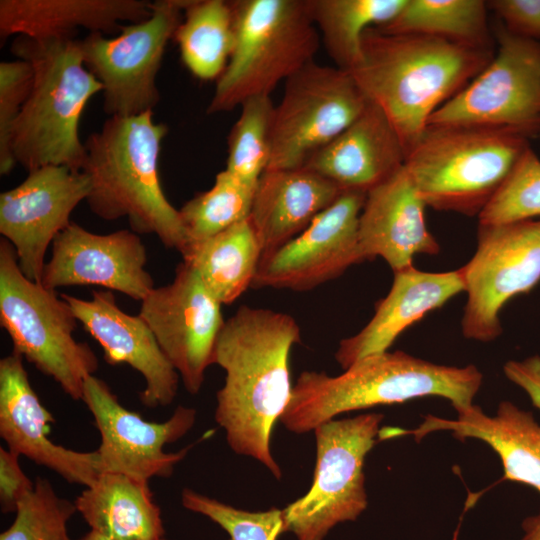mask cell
I'll return each instance as SVG.
<instances>
[{
  "label": "cell",
  "mask_w": 540,
  "mask_h": 540,
  "mask_svg": "<svg viewBox=\"0 0 540 540\" xmlns=\"http://www.w3.org/2000/svg\"><path fill=\"white\" fill-rule=\"evenodd\" d=\"M33 67L23 59L0 62V174H9L17 164L10 148L11 133L30 94Z\"/></svg>",
  "instance_id": "obj_37"
},
{
  "label": "cell",
  "mask_w": 540,
  "mask_h": 540,
  "mask_svg": "<svg viewBox=\"0 0 540 540\" xmlns=\"http://www.w3.org/2000/svg\"><path fill=\"white\" fill-rule=\"evenodd\" d=\"M174 38L188 70L202 80L218 79L235 46L230 1L187 0Z\"/></svg>",
  "instance_id": "obj_29"
},
{
  "label": "cell",
  "mask_w": 540,
  "mask_h": 540,
  "mask_svg": "<svg viewBox=\"0 0 540 540\" xmlns=\"http://www.w3.org/2000/svg\"><path fill=\"white\" fill-rule=\"evenodd\" d=\"M505 376L521 387L530 397L533 405L540 410V356L534 355L524 360H510L503 367Z\"/></svg>",
  "instance_id": "obj_40"
},
{
  "label": "cell",
  "mask_w": 540,
  "mask_h": 540,
  "mask_svg": "<svg viewBox=\"0 0 540 540\" xmlns=\"http://www.w3.org/2000/svg\"><path fill=\"white\" fill-rule=\"evenodd\" d=\"M89 192L83 171L46 165L28 171L22 183L1 193L0 233L14 247L28 279L41 283L48 247Z\"/></svg>",
  "instance_id": "obj_16"
},
{
  "label": "cell",
  "mask_w": 540,
  "mask_h": 540,
  "mask_svg": "<svg viewBox=\"0 0 540 540\" xmlns=\"http://www.w3.org/2000/svg\"><path fill=\"white\" fill-rule=\"evenodd\" d=\"M300 333L288 314L242 305L225 321L213 355L226 373L216 395V422L236 454L257 460L277 479L282 472L271 433L291 398L289 355Z\"/></svg>",
  "instance_id": "obj_1"
},
{
  "label": "cell",
  "mask_w": 540,
  "mask_h": 540,
  "mask_svg": "<svg viewBox=\"0 0 540 540\" xmlns=\"http://www.w3.org/2000/svg\"><path fill=\"white\" fill-rule=\"evenodd\" d=\"M80 540H113V539L107 538V537H105V536H103V535H101L99 533H96V532L90 530L85 535H83ZM160 540H167V539L163 538V539H160Z\"/></svg>",
  "instance_id": "obj_42"
},
{
  "label": "cell",
  "mask_w": 540,
  "mask_h": 540,
  "mask_svg": "<svg viewBox=\"0 0 540 540\" xmlns=\"http://www.w3.org/2000/svg\"><path fill=\"white\" fill-rule=\"evenodd\" d=\"M228 136L225 170L241 182L256 187L271 155V123L274 105L270 96L254 97L241 106Z\"/></svg>",
  "instance_id": "obj_33"
},
{
  "label": "cell",
  "mask_w": 540,
  "mask_h": 540,
  "mask_svg": "<svg viewBox=\"0 0 540 540\" xmlns=\"http://www.w3.org/2000/svg\"><path fill=\"white\" fill-rule=\"evenodd\" d=\"M523 536L520 540H540V511L522 523Z\"/></svg>",
  "instance_id": "obj_41"
},
{
  "label": "cell",
  "mask_w": 540,
  "mask_h": 540,
  "mask_svg": "<svg viewBox=\"0 0 540 540\" xmlns=\"http://www.w3.org/2000/svg\"><path fill=\"white\" fill-rule=\"evenodd\" d=\"M151 14L152 2L146 0H1L0 38H76L79 28L115 34L121 22L138 23Z\"/></svg>",
  "instance_id": "obj_26"
},
{
  "label": "cell",
  "mask_w": 540,
  "mask_h": 540,
  "mask_svg": "<svg viewBox=\"0 0 540 540\" xmlns=\"http://www.w3.org/2000/svg\"><path fill=\"white\" fill-rule=\"evenodd\" d=\"M488 5L509 32L540 42V0H493Z\"/></svg>",
  "instance_id": "obj_38"
},
{
  "label": "cell",
  "mask_w": 540,
  "mask_h": 540,
  "mask_svg": "<svg viewBox=\"0 0 540 540\" xmlns=\"http://www.w3.org/2000/svg\"><path fill=\"white\" fill-rule=\"evenodd\" d=\"M483 0H407L389 23L390 34H420L474 48L493 49Z\"/></svg>",
  "instance_id": "obj_31"
},
{
  "label": "cell",
  "mask_w": 540,
  "mask_h": 540,
  "mask_svg": "<svg viewBox=\"0 0 540 540\" xmlns=\"http://www.w3.org/2000/svg\"><path fill=\"white\" fill-rule=\"evenodd\" d=\"M181 503L187 510L206 516L229 535V540H277L284 533L283 512L278 508L247 511L184 488Z\"/></svg>",
  "instance_id": "obj_36"
},
{
  "label": "cell",
  "mask_w": 540,
  "mask_h": 540,
  "mask_svg": "<svg viewBox=\"0 0 540 540\" xmlns=\"http://www.w3.org/2000/svg\"><path fill=\"white\" fill-rule=\"evenodd\" d=\"M168 127L155 122L153 111L108 117L84 142L82 171L90 180L86 199L97 217H126L137 234H154L167 248L181 253L187 244L177 210L167 199L159 176L161 144Z\"/></svg>",
  "instance_id": "obj_3"
},
{
  "label": "cell",
  "mask_w": 540,
  "mask_h": 540,
  "mask_svg": "<svg viewBox=\"0 0 540 540\" xmlns=\"http://www.w3.org/2000/svg\"><path fill=\"white\" fill-rule=\"evenodd\" d=\"M461 269L467 293L462 333L493 341L502 333L503 306L540 281V220L479 223L476 251Z\"/></svg>",
  "instance_id": "obj_13"
},
{
  "label": "cell",
  "mask_w": 540,
  "mask_h": 540,
  "mask_svg": "<svg viewBox=\"0 0 540 540\" xmlns=\"http://www.w3.org/2000/svg\"><path fill=\"white\" fill-rule=\"evenodd\" d=\"M367 104L350 72L315 61L307 64L285 81L282 98L274 107L267 169L303 167L354 122Z\"/></svg>",
  "instance_id": "obj_12"
},
{
  "label": "cell",
  "mask_w": 540,
  "mask_h": 540,
  "mask_svg": "<svg viewBox=\"0 0 540 540\" xmlns=\"http://www.w3.org/2000/svg\"><path fill=\"white\" fill-rule=\"evenodd\" d=\"M342 193L334 183L305 167L265 170L248 217L262 256L302 233Z\"/></svg>",
  "instance_id": "obj_25"
},
{
  "label": "cell",
  "mask_w": 540,
  "mask_h": 540,
  "mask_svg": "<svg viewBox=\"0 0 540 540\" xmlns=\"http://www.w3.org/2000/svg\"><path fill=\"white\" fill-rule=\"evenodd\" d=\"M255 188L241 182L227 170L219 172L210 189L195 195L179 210L186 247L247 219Z\"/></svg>",
  "instance_id": "obj_32"
},
{
  "label": "cell",
  "mask_w": 540,
  "mask_h": 540,
  "mask_svg": "<svg viewBox=\"0 0 540 540\" xmlns=\"http://www.w3.org/2000/svg\"><path fill=\"white\" fill-rule=\"evenodd\" d=\"M90 530L113 540H160L165 528L149 481L100 473L74 501Z\"/></svg>",
  "instance_id": "obj_27"
},
{
  "label": "cell",
  "mask_w": 540,
  "mask_h": 540,
  "mask_svg": "<svg viewBox=\"0 0 540 540\" xmlns=\"http://www.w3.org/2000/svg\"><path fill=\"white\" fill-rule=\"evenodd\" d=\"M146 264V247L131 229L96 234L71 222L52 243L41 284L99 286L141 302L156 287Z\"/></svg>",
  "instance_id": "obj_18"
},
{
  "label": "cell",
  "mask_w": 540,
  "mask_h": 540,
  "mask_svg": "<svg viewBox=\"0 0 540 540\" xmlns=\"http://www.w3.org/2000/svg\"><path fill=\"white\" fill-rule=\"evenodd\" d=\"M407 152L383 111L368 104L361 115L303 167L334 183L342 192L367 194L396 174Z\"/></svg>",
  "instance_id": "obj_22"
},
{
  "label": "cell",
  "mask_w": 540,
  "mask_h": 540,
  "mask_svg": "<svg viewBox=\"0 0 540 540\" xmlns=\"http://www.w3.org/2000/svg\"><path fill=\"white\" fill-rule=\"evenodd\" d=\"M60 295L102 347L106 362L129 365L143 376L140 401L145 407H166L174 401L180 377L139 314L124 312L110 290H92L90 299Z\"/></svg>",
  "instance_id": "obj_19"
},
{
  "label": "cell",
  "mask_w": 540,
  "mask_h": 540,
  "mask_svg": "<svg viewBox=\"0 0 540 540\" xmlns=\"http://www.w3.org/2000/svg\"><path fill=\"white\" fill-rule=\"evenodd\" d=\"M19 458L8 448H0V505L4 513L15 512L34 488V483L22 470Z\"/></svg>",
  "instance_id": "obj_39"
},
{
  "label": "cell",
  "mask_w": 540,
  "mask_h": 540,
  "mask_svg": "<svg viewBox=\"0 0 540 540\" xmlns=\"http://www.w3.org/2000/svg\"><path fill=\"white\" fill-rule=\"evenodd\" d=\"M230 4L235 46L217 79L207 114L232 111L251 98L270 96L280 82L314 61L321 42L307 0Z\"/></svg>",
  "instance_id": "obj_7"
},
{
  "label": "cell",
  "mask_w": 540,
  "mask_h": 540,
  "mask_svg": "<svg viewBox=\"0 0 540 540\" xmlns=\"http://www.w3.org/2000/svg\"><path fill=\"white\" fill-rule=\"evenodd\" d=\"M465 292L462 269L425 272L414 266L394 272L390 291L377 303L371 320L342 339L335 359L346 370L356 361L388 351L397 337L429 312Z\"/></svg>",
  "instance_id": "obj_23"
},
{
  "label": "cell",
  "mask_w": 540,
  "mask_h": 540,
  "mask_svg": "<svg viewBox=\"0 0 540 540\" xmlns=\"http://www.w3.org/2000/svg\"><path fill=\"white\" fill-rule=\"evenodd\" d=\"M407 0H307L309 14L335 66L350 71L365 31L389 23Z\"/></svg>",
  "instance_id": "obj_30"
},
{
  "label": "cell",
  "mask_w": 540,
  "mask_h": 540,
  "mask_svg": "<svg viewBox=\"0 0 540 540\" xmlns=\"http://www.w3.org/2000/svg\"><path fill=\"white\" fill-rule=\"evenodd\" d=\"M381 413L330 420L313 431L316 464L309 491L282 509L284 532L297 540H323L337 524L367 508L364 461L380 433Z\"/></svg>",
  "instance_id": "obj_9"
},
{
  "label": "cell",
  "mask_w": 540,
  "mask_h": 540,
  "mask_svg": "<svg viewBox=\"0 0 540 540\" xmlns=\"http://www.w3.org/2000/svg\"><path fill=\"white\" fill-rule=\"evenodd\" d=\"M540 216V158L529 146L479 214L481 224H501Z\"/></svg>",
  "instance_id": "obj_35"
},
{
  "label": "cell",
  "mask_w": 540,
  "mask_h": 540,
  "mask_svg": "<svg viewBox=\"0 0 540 540\" xmlns=\"http://www.w3.org/2000/svg\"><path fill=\"white\" fill-rule=\"evenodd\" d=\"M139 315L177 371L186 391L197 394L213 364L224 320L221 304L184 262L172 282L155 287L141 302Z\"/></svg>",
  "instance_id": "obj_15"
},
{
  "label": "cell",
  "mask_w": 540,
  "mask_h": 540,
  "mask_svg": "<svg viewBox=\"0 0 540 540\" xmlns=\"http://www.w3.org/2000/svg\"><path fill=\"white\" fill-rule=\"evenodd\" d=\"M11 52L33 67L30 94L11 133L10 148L27 172L46 165L82 171L86 149L79 122L102 85L86 68L76 38L15 37Z\"/></svg>",
  "instance_id": "obj_5"
},
{
  "label": "cell",
  "mask_w": 540,
  "mask_h": 540,
  "mask_svg": "<svg viewBox=\"0 0 540 540\" xmlns=\"http://www.w3.org/2000/svg\"><path fill=\"white\" fill-rule=\"evenodd\" d=\"M78 320L69 303L21 271L14 247L0 239V324L13 351L52 378L73 400H81L85 380L99 362L92 348L77 341Z\"/></svg>",
  "instance_id": "obj_8"
},
{
  "label": "cell",
  "mask_w": 540,
  "mask_h": 540,
  "mask_svg": "<svg viewBox=\"0 0 540 540\" xmlns=\"http://www.w3.org/2000/svg\"><path fill=\"white\" fill-rule=\"evenodd\" d=\"M481 383L474 365H439L403 351H386L356 361L337 376L302 372L280 421L288 431L304 434L341 413L425 396L448 399L460 411L473 404Z\"/></svg>",
  "instance_id": "obj_4"
},
{
  "label": "cell",
  "mask_w": 540,
  "mask_h": 540,
  "mask_svg": "<svg viewBox=\"0 0 540 540\" xmlns=\"http://www.w3.org/2000/svg\"><path fill=\"white\" fill-rule=\"evenodd\" d=\"M457 419L427 415L413 430L387 428V438L411 434L417 441L435 431H450L459 440L475 438L486 442L500 457L504 476L529 485L540 493V425L531 412L502 401L495 416L472 404L457 411Z\"/></svg>",
  "instance_id": "obj_24"
},
{
  "label": "cell",
  "mask_w": 540,
  "mask_h": 540,
  "mask_svg": "<svg viewBox=\"0 0 540 540\" xmlns=\"http://www.w3.org/2000/svg\"><path fill=\"white\" fill-rule=\"evenodd\" d=\"M426 207L405 166L370 190L358 223L363 262L381 257L397 272L413 266L418 254L437 255L440 245L426 225Z\"/></svg>",
  "instance_id": "obj_21"
},
{
  "label": "cell",
  "mask_w": 540,
  "mask_h": 540,
  "mask_svg": "<svg viewBox=\"0 0 540 540\" xmlns=\"http://www.w3.org/2000/svg\"><path fill=\"white\" fill-rule=\"evenodd\" d=\"M538 137H540V131H539V133H538Z\"/></svg>",
  "instance_id": "obj_43"
},
{
  "label": "cell",
  "mask_w": 540,
  "mask_h": 540,
  "mask_svg": "<svg viewBox=\"0 0 540 540\" xmlns=\"http://www.w3.org/2000/svg\"><path fill=\"white\" fill-rule=\"evenodd\" d=\"M75 512L74 502L60 497L47 479L38 477L0 540H71L67 526Z\"/></svg>",
  "instance_id": "obj_34"
},
{
  "label": "cell",
  "mask_w": 540,
  "mask_h": 540,
  "mask_svg": "<svg viewBox=\"0 0 540 540\" xmlns=\"http://www.w3.org/2000/svg\"><path fill=\"white\" fill-rule=\"evenodd\" d=\"M527 146L508 130L428 125L404 166L427 207L479 216Z\"/></svg>",
  "instance_id": "obj_6"
},
{
  "label": "cell",
  "mask_w": 540,
  "mask_h": 540,
  "mask_svg": "<svg viewBox=\"0 0 540 540\" xmlns=\"http://www.w3.org/2000/svg\"><path fill=\"white\" fill-rule=\"evenodd\" d=\"M186 4L187 0L154 1L149 18L123 25L117 36L89 33L80 40L84 64L102 85L103 109L109 117L135 116L157 106V75Z\"/></svg>",
  "instance_id": "obj_11"
},
{
  "label": "cell",
  "mask_w": 540,
  "mask_h": 540,
  "mask_svg": "<svg viewBox=\"0 0 540 540\" xmlns=\"http://www.w3.org/2000/svg\"><path fill=\"white\" fill-rule=\"evenodd\" d=\"M365 197L343 192L302 233L263 255L251 287L307 291L363 262L358 223Z\"/></svg>",
  "instance_id": "obj_17"
},
{
  "label": "cell",
  "mask_w": 540,
  "mask_h": 540,
  "mask_svg": "<svg viewBox=\"0 0 540 540\" xmlns=\"http://www.w3.org/2000/svg\"><path fill=\"white\" fill-rule=\"evenodd\" d=\"M493 56V49L371 27L363 34L359 61L348 72L366 99L386 115L408 153L430 117Z\"/></svg>",
  "instance_id": "obj_2"
},
{
  "label": "cell",
  "mask_w": 540,
  "mask_h": 540,
  "mask_svg": "<svg viewBox=\"0 0 540 540\" xmlns=\"http://www.w3.org/2000/svg\"><path fill=\"white\" fill-rule=\"evenodd\" d=\"M23 357L12 351L0 360V436L8 449L70 483L90 486L100 474L96 451L82 452L49 437L53 415L34 391Z\"/></svg>",
  "instance_id": "obj_20"
},
{
  "label": "cell",
  "mask_w": 540,
  "mask_h": 540,
  "mask_svg": "<svg viewBox=\"0 0 540 540\" xmlns=\"http://www.w3.org/2000/svg\"><path fill=\"white\" fill-rule=\"evenodd\" d=\"M262 254L260 241L247 218L188 245L181 256L210 294L221 305H228L252 286Z\"/></svg>",
  "instance_id": "obj_28"
},
{
  "label": "cell",
  "mask_w": 540,
  "mask_h": 540,
  "mask_svg": "<svg viewBox=\"0 0 540 540\" xmlns=\"http://www.w3.org/2000/svg\"><path fill=\"white\" fill-rule=\"evenodd\" d=\"M93 416L100 434L96 451L100 473H119L139 480L168 478L191 446L166 452L194 426L196 410L179 405L163 422H151L124 407L108 384L89 376L83 385L82 399Z\"/></svg>",
  "instance_id": "obj_14"
},
{
  "label": "cell",
  "mask_w": 540,
  "mask_h": 540,
  "mask_svg": "<svg viewBox=\"0 0 540 540\" xmlns=\"http://www.w3.org/2000/svg\"><path fill=\"white\" fill-rule=\"evenodd\" d=\"M498 49L485 68L444 103L428 125L540 131V42L497 29Z\"/></svg>",
  "instance_id": "obj_10"
}]
</instances>
